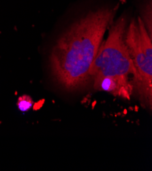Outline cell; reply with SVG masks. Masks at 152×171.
Segmentation results:
<instances>
[{
    "label": "cell",
    "instance_id": "2",
    "mask_svg": "<svg viewBox=\"0 0 152 171\" xmlns=\"http://www.w3.org/2000/svg\"><path fill=\"white\" fill-rule=\"evenodd\" d=\"M126 23L125 18H119L111 27L89 68L90 79L110 77L132 85L129 77L132 75L134 78L136 72L125 42Z\"/></svg>",
    "mask_w": 152,
    "mask_h": 171
},
{
    "label": "cell",
    "instance_id": "3",
    "mask_svg": "<svg viewBox=\"0 0 152 171\" xmlns=\"http://www.w3.org/2000/svg\"><path fill=\"white\" fill-rule=\"evenodd\" d=\"M125 42L135 69L133 87H135L139 99L149 109L152 106V59L145 55L143 50L139 26L132 19L125 30Z\"/></svg>",
    "mask_w": 152,
    "mask_h": 171
},
{
    "label": "cell",
    "instance_id": "5",
    "mask_svg": "<svg viewBox=\"0 0 152 171\" xmlns=\"http://www.w3.org/2000/svg\"><path fill=\"white\" fill-rule=\"evenodd\" d=\"M34 105V102L30 96L27 95H23L18 97L17 102L18 108L22 112L28 111Z\"/></svg>",
    "mask_w": 152,
    "mask_h": 171
},
{
    "label": "cell",
    "instance_id": "4",
    "mask_svg": "<svg viewBox=\"0 0 152 171\" xmlns=\"http://www.w3.org/2000/svg\"><path fill=\"white\" fill-rule=\"evenodd\" d=\"M94 87L96 90L103 91L126 100L130 99L133 90L132 85L125 84L110 77L94 79Z\"/></svg>",
    "mask_w": 152,
    "mask_h": 171
},
{
    "label": "cell",
    "instance_id": "1",
    "mask_svg": "<svg viewBox=\"0 0 152 171\" xmlns=\"http://www.w3.org/2000/svg\"><path fill=\"white\" fill-rule=\"evenodd\" d=\"M114 13L109 8L89 12L57 41L50 54V68L55 81L65 90L81 89L89 82V70Z\"/></svg>",
    "mask_w": 152,
    "mask_h": 171
}]
</instances>
